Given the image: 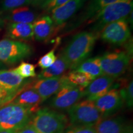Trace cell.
I'll use <instances>...</instances> for the list:
<instances>
[{
	"mask_svg": "<svg viewBox=\"0 0 133 133\" xmlns=\"http://www.w3.org/2000/svg\"><path fill=\"white\" fill-rule=\"evenodd\" d=\"M98 34L82 31L75 35L61 52L67 62L69 69L74 70L91 54Z\"/></svg>",
	"mask_w": 133,
	"mask_h": 133,
	"instance_id": "cell-1",
	"label": "cell"
},
{
	"mask_svg": "<svg viewBox=\"0 0 133 133\" xmlns=\"http://www.w3.org/2000/svg\"><path fill=\"white\" fill-rule=\"evenodd\" d=\"M32 109L9 102L0 107V130L19 131L30 123Z\"/></svg>",
	"mask_w": 133,
	"mask_h": 133,
	"instance_id": "cell-2",
	"label": "cell"
},
{
	"mask_svg": "<svg viewBox=\"0 0 133 133\" xmlns=\"http://www.w3.org/2000/svg\"><path fill=\"white\" fill-rule=\"evenodd\" d=\"M132 0H129L119 1L106 6L90 20V22L94 23L90 28L91 31L99 34L107 25L126 19L132 12Z\"/></svg>",
	"mask_w": 133,
	"mask_h": 133,
	"instance_id": "cell-3",
	"label": "cell"
},
{
	"mask_svg": "<svg viewBox=\"0 0 133 133\" xmlns=\"http://www.w3.org/2000/svg\"><path fill=\"white\" fill-rule=\"evenodd\" d=\"M30 123L39 133H64L68 119L61 113L45 108L33 114Z\"/></svg>",
	"mask_w": 133,
	"mask_h": 133,
	"instance_id": "cell-4",
	"label": "cell"
},
{
	"mask_svg": "<svg viewBox=\"0 0 133 133\" xmlns=\"http://www.w3.org/2000/svg\"><path fill=\"white\" fill-rule=\"evenodd\" d=\"M70 126H94L103 118L93 101H79L68 109Z\"/></svg>",
	"mask_w": 133,
	"mask_h": 133,
	"instance_id": "cell-5",
	"label": "cell"
},
{
	"mask_svg": "<svg viewBox=\"0 0 133 133\" xmlns=\"http://www.w3.org/2000/svg\"><path fill=\"white\" fill-rule=\"evenodd\" d=\"M99 59L103 74L114 79L124 74L130 63V56L123 51L105 53Z\"/></svg>",
	"mask_w": 133,
	"mask_h": 133,
	"instance_id": "cell-6",
	"label": "cell"
},
{
	"mask_svg": "<svg viewBox=\"0 0 133 133\" xmlns=\"http://www.w3.org/2000/svg\"><path fill=\"white\" fill-rule=\"evenodd\" d=\"M33 48L20 41L4 39L0 41V61L14 64L32 54Z\"/></svg>",
	"mask_w": 133,
	"mask_h": 133,
	"instance_id": "cell-7",
	"label": "cell"
},
{
	"mask_svg": "<svg viewBox=\"0 0 133 133\" xmlns=\"http://www.w3.org/2000/svg\"><path fill=\"white\" fill-rule=\"evenodd\" d=\"M84 89L68 82L53 96L50 105L57 110H68L84 97Z\"/></svg>",
	"mask_w": 133,
	"mask_h": 133,
	"instance_id": "cell-8",
	"label": "cell"
},
{
	"mask_svg": "<svg viewBox=\"0 0 133 133\" xmlns=\"http://www.w3.org/2000/svg\"><path fill=\"white\" fill-rule=\"evenodd\" d=\"M101 38L105 42L120 46L126 43L131 36L127 20L121 19L105 26L101 31Z\"/></svg>",
	"mask_w": 133,
	"mask_h": 133,
	"instance_id": "cell-9",
	"label": "cell"
},
{
	"mask_svg": "<svg viewBox=\"0 0 133 133\" xmlns=\"http://www.w3.org/2000/svg\"><path fill=\"white\" fill-rule=\"evenodd\" d=\"M102 118L108 117L121 109L124 102L116 88H112L107 94L94 101Z\"/></svg>",
	"mask_w": 133,
	"mask_h": 133,
	"instance_id": "cell-10",
	"label": "cell"
},
{
	"mask_svg": "<svg viewBox=\"0 0 133 133\" xmlns=\"http://www.w3.org/2000/svg\"><path fill=\"white\" fill-rule=\"evenodd\" d=\"M68 82L66 75H64L59 77L38 79L30 86L38 93L43 101H45Z\"/></svg>",
	"mask_w": 133,
	"mask_h": 133,
	"instance_id": "cell-11",
	"label": "cell"
},
{
	"mask_svg": "<svg viewBox=\"0 0 133 133\" xmlns=\"http://www.w3.org/2000/svg\"><path fill=\"white\" fill-rule=\"evenodd\" d=\"M114 81L115 79L104 75L96 78L84 89V97L86 100L94 102L113 88Z\"/></svg>",
	"mask_w": 133,
	"mask_h": 133,
	"instance_id": "cell-12",
	"label": "cell"
},
{
	"mask_svg": "<svg viewBox=\"0 0 133 133\" xmlns=\"http://www.w3.org/2000/svg\"><path fill=\"white\" fill-rule=\"evenodd\" d=\"M83 4L78 0H69L65 4L51 11V19L55 25H62L77 12Z\"/></svg>",
	"mask_w": 133,
	"mask_h": 133,
	"instance_id": "cell-13",
	"label": "cell"
},
{
	"mask_svg": "<svg viewBox=\"0 0 133 133\" xmlns=\"http://www.w3.org/2000/svg\"><path fill=\"white\" fill-rule=\"evenodd\" d=\"M44 102L38 93L30 86L13 96L10 102L30 108L36 112L39 105Z\"/></svg>",
	"mask_w": 133,
	"mask_h": 133,
	"instance_id": "cell-14",
	"label": "cell"
},
{
	"mask_svg": "<svg viewBox=\"0 0 133 133\" xmlns=\"http://www.w3.org/2000/svg\"><path fill=\"white\" fill-rule=\"evenodd\" d=\"M128 126L122 117L103 118L94 126L97 133H124Z\"/></svg>",
	"mask_w": 133,
	"mask_h": 133,
	"instance_id": "cell-15",
	"label": "cell"
},
{
	"mask_svg": "<svg viewBox=\"0 0 133 133\" xmlns=\"http://www.w3.org/2000/svg\"><path fill=\"white\" fill-rule=\"evenodd\" d=\"M32 25L33 36L37 41L47 40L52 36L55 29V25L49 16L37 18Z\"/></svg>",
	"mask_w": 133,
	"mask_h": 133,
	"instance_id": "cell-16",
	"label": "cell"
},
{
	"mask_svg": "<svg viewBox=\"0 0 133 133\" xmlns=\"http://www.w3.org/2000/svg\"><path fill=\"white\" fill-rule=\"evenodd\" d=\"M24 79L14 70H0V88L14 95L24 83Z\"/></svg>",
	"mask_w": 133,
	"mask_h": 133,
	"instance_id": "cell-17",
	"label": "cell"
},
{
	"mask_svg": "<svg viewBox=\"0 0 133 133\" xmlns=\"http://www.w3.org/2000/svg\"><path fill=\"white\" fill-rule=\"evenodd\" d=\"M6 36L16 41L31 40L34 38L32 24L10 22L7 26Z\"/></svg>",
	"mask_w": 133,
	"mask_h": 133,
	"instance_id": "cell-18",
	"label": "cell"
},
{
	"mask_svg": "<svg viewBox=\"0 0 133 133\" xmlns=\"http://www.w3.org/2000/svg\"><path fill=\"white\" fill-rule=\"evenodd\" d=\"M37 19V14L27 6H22L9 11L6 19L12 23H33Z\"/></svg>",
	"mask_w": 133,
	"mask_h": 133,
	"instance_id": "cell-19",
	"label": "cell"
},
{
	"mask_svg": "<svg viewBox=\"0 0 133 133\" xmlns=\"http://www.w3.org/2000/svg\"><path fill=\"white\" fill-rule=\"evenodd\" d=\"M73 70L86 75L91 81L104 75L100 66L99 57L86 59Z\"/></svg>",
	"mask_w": 133,
	"mask_h": 133,
	"instance_id": "cell-20",
	"label": "cell"
},
{
	"mask_svg": "<svg viewBox=\"0 0 133 133\" xmlns=\"http://www.w3.org/2000/svg\"><path fill=\"white\" fill-rule=\"evenodd\" d=\"M68 69H69V64L61 52L51 66L41 71L38 75V79L59 77L64 75Z\"/></svg>",
	"mask_w": 133,
	"mask_h": 133,
	"instance_id": "cell-21",
	"label": "cell"
},
{
	"mask_svg": "<svg viewBox=\"0 0 133 133\" xmlns=\"http://www.w3.org/2000/svg\"><path fill=\"white\" fill-rule=\"evenodd\" d=\"M119 1H126L125 0H91L83 14L80 17L81 22L91 19L98 12L106 6Z\"/></svg>",
	"mask_w": 133,
	"mask_h": 133,
	"instance_id": "cell-22",
	"label": "cell"
},
{
	"mask_svg": "<svg viewBox=\"0 0 133 133\" xmlns=\"http://www.w3.org/2000/svg\"><path fill=\"white\" fill-rule=\"evenodd\" d=\"M66 76L68 81L71 84L83 89H85L92 81L86 75L75 70L70 71Z\"/></svg>",
	"mask_w": 133,
	"mask_h": 133,
	"instance_id": "cell-23",
	"label": "cell"
},
{
	"mask_svg": "<svg viewBox=\"0 0 133 133\" xmlns=\"http://www.w3.org/2000/svg\"><path fill=\"white\" fill-rule=\"evenodd\" d=\"M13 70L24 79L35 77L36 76L35 66L28 62H22L17 67Z\"/></svg>",
	"mask_w": 133,
	"mask_h": 133,
	"instance_id": "cell-24",
	"label": "cell"
},
{
	"mask_svg": "<svg viewBox=\"0 0 133 133\" xmlns=\"http://www.w3.org/2000/svg\"><path fill=\"white\" fill-rule=\"evenodd\" d=\"M119 94L124 102L126 103L128 107L132 108L133 105V83L129 82L126 86L119 90Z\"/></svg>",
	"mask_w": 133,
	"mask_h": 133,
	"instance_id": "cell-25",
	"label": "cell"
},
{
	"mask_svg": "<svg viewBox=\"0 0 133 133\" xmlns=\"http://www.w3.org/2000/svg\"><path fill=\"white\" fill-rule=\"evenodd\" d=\"M55 49H56V46L54 49H51L47 54L44 55L39 59L38 65L42 70L47 69L51 66L57 59V56L55 54Z\"/></svg>",
	"mask_w": 133,
	"mask_h": 133,
	"instance_id": "cell-26",
	"label": "cell"
},
{
	"mask_svg": "<svg viewBox=\"0 0 133 133\" xmlns=\"http://www.w3.org/2000/svg\"><path fill=\"white\" fill-rule=\"evenodd\" d=\"M27 4L28 3L26 0H3L1 6L3 10L5 11H9Z\"/></svg>",
	"mask_w": 133,
	"mask_h": 133,
	"instance_id": "cell-27",
	"label": "cell"
},
{
	"mask_svg": "<svg viewBox=\"0 0 133 133\" xmlns=\"http://www.w3.org/2000/svg\"><path fill=\"white\" fill-rule=\"evenodd\" d=\"M69 1V0H48L40 8L46 12H51L52 10L65 4Z\"/></svg>",
	"mask_w": 133,
	"mask_h": 133,
	"instance_id": "cell-28",
	"label": "cell"
},
{
	"mask_svg": "<svg viewBox=\"0 0 133 133\" xmlns=\"http://www.w3.org/2000/svg\"><path fill=\"white\" fill-rule=\"evenodd\" d=\"M64 133H97L94 126H70Z\"/></svg>",
	"mask_w": 133,
	"mask_h": 133,
	"instance_id": "cell-29",
	"label": "cell"
},
{
	"mask_svg": "<svg viewBox=\"0 0 133 133\" xmlns=\"http://www.w3.org/2000/svg\"><path fill=\"white\" fill-rule=\"evenodd\" d=\"M14 96L13 94H10L9 92L0 88V105L10 101Z\"/></svg>",
	"mask_w": 133,
	"mask_h": 133,
	"instance_id": "cell-30",
	"label": "cell"
},
{
	"mask_svg": "<svg viewBox=\"0 0 133 133\" xmlns=\"http://www.w3.org/2000/svg\"><path fill=\"white\" fill-rule=\"evenodd\" d=\"M17 133H39L37 130L33 127L30 123L26 125L25 127L22 128L20 130L17 131Z\"/></svg>",
	"mask_w": 133,
	"mask_h": 133,
	"instance_id": "cell-31",
	"label": "cell"
},
{
	"mask_svg": "<svg viewBox=\"0 0 133 133\" xmlns=\"http://www.w3.org/2000/svg\"><path fill=\"white\" fill-rule=\"evenodd\" d=\"M28 4H30L33 6L40 8L42 5L45 3L48 0H26Z\"/></svg>",
	"mask_w": 133,
	"mask_h": 133,
	"instance_id": "cell-32",
	"label": "cell"
},
{
	"mask_svg": "<svg viewBox=\"0 0 133 133\" xmlns=\"http://www.w3.org/2000/svg\"><path fill=\"white\" fill-rule=\"evenodd\" d=\"M4 25H5L4 19H3L2 17L0 16V30H1L3 27H4Z\"/></svg>",
	"mask_w": 133,
	"mask_h": 133,
	"instance_id": "cell-33",
	"label": "cell"
},
{
	"mask_svg": "<svg viewBox=\"0 0 133 133\" xmlns=\"http://www.w3.org/2000/svg\"><path fill=\"white\" fill-rule=\"evenodd\" d=\"M0 133H17V131H15V130H0Z\"/></svg>",
	"mask_w": 133,
	"mask_h": 133,
	"instance_id": "cell-34",
	"label": "cell"
},
{
	"mask_svg": "<svg viewBox=\"0 0 133 133\" xmlns=\"http://www.w3.org/2000/svg\"><path fill=\"white\" fill-rule=\"evenodd\" d=\"M124 133H133L132 128L131 127V126H128Z\"/></svg>",
	"mask_w": 133,
	"mask_h": 133,
	"instance_id": "cell-35",
	"label": "cell"
},
{
	"mask_svg": "<svg viewBox=\"0 0 133 133\" xmlns=\"http://www.w3.org/2000/svg\"><path fill=\"white\" fill-rule=\"evenodd\" d=\"M78 1H81V2H83V3H84V1H86V0H78Z\"/></svg>",
	"mask_w": 133,
	"mask_h": 133,
	"instance_id": "cell-36",
	"label": "cell"
},
{
	"mask_svg": "<svg viewBox=\"0 0 133 133\" xmlns=\"http://www.w3.org/2000/svg\"><path fill=\"white\" fill-rule=\"evenodd\" d=\"M125 1H129V0H125Z\"/></svg>",
	"mask_w": 133,
	"mask_h": 133,
	"instance_id": "cell-37",
	"label": "cell"
}]
</instances>
